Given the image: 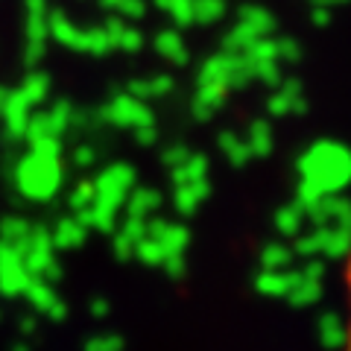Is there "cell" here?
<instances>
[{"label":"cell","mask_w":351,"mask_h":351,"mask_svg":"<svg viewBox=\"0 0 351 351\" xmlns=\"http://www.w3.org/2000/svg\"><path fill=\"white\" fill-rule=\"evenodd\" d=\"M343 290H346V325H343V346H339V351H351V246L346 252Z\"/></svg>","instance_id":"1"}]
</instances>
